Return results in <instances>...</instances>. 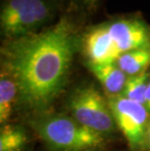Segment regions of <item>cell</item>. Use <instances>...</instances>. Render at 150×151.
Masks as SVG:
<instances>
[{"mask_svg": "<svg viewBox=\"0 0 150 151\" xmlns=\"http://www.w3.org/2000/svg\"><path fill=\"white\" fill-rule=\"evenodd\" d=\"M74 50V31L65 20L6 45L5 73L17 85L22 106L42 112L52 105L67 82Z\"/></svg>", "mask_w": 150, "mask_h": 151, "instance_id": "cell-1", "label": "cell"}, {"mask_svg": "<svg viewBox=\"0 0 150 151\" xmlns=\"http://www.w3.org/2000/svg\"><path fill=\"white\" fill-rule=\"evenodd\" d=\"M29 124L52 151H84L98 148L104 140L103 134L63 114L41 113L30 119Z\"/></svg>", "mask_w": 150, "mask_h": 151, "instance_id": "cell-2", "label": "cell"}, {"mask_svg": "<svg viewBox=\"0 0 150 151\" xmlns=\"http://www.w3.org/2000/svg\"><path fill=\"white\" fill-rule=\"evenodd\" d=\"M54 11L50 0H6L0 14L2 34L16 39L34 33L50 21Z\"/></svg>", "mask_w": 150, "mask_h": 151, "instance_id": "cell-3", "label": "cell"}, {"mask_svg": "<svg viewBox=\"0 0 150 151\" xmlns=\"http://www.w3.org/2000/svg\"><path fill=\"white\" fill-rule=\"evenodd\" d=\"M70 116L84 127L103 136L113 134L116 124L107 99L95 86L77 88L69 96L67 102Z\"/></svg>", "mask_w": 150, "mask_h": 151, "instance_id": "cell-4", "label": "cell"}, {"mask_svg": "<svg viewBox=\"0 0 150 151\" xmlns=\"http://www.w3.org/2000/svg\"><path fill=\"white\" fill-rule=\"evenodd\" d=\"M107 101L117 128L133 151H149L147 131L150 113L143 104L117 96H107Z\"/></svg>", "mask_w": 150, "mask_h": 151, "instance_id": "cell-5", "label": "cell"}, {"mask_svg": "<svg viewBox=\"0 0 150 151\" xmlns=\"http://www.w3.org/2000/svg\"><path fill=\"white\" fill-rule=\"evenodd\" d=\"M118 54L139 49H150V28L136 18L120 19L104 24Z\"/></svg>", "mask_w": 150, "mask_h": 151, "instance_id": "cell-6", "label": "cell"}, {"mask_svg": "<svg viewBox=\"0 0 150 151\" xmlns=\"http://www.w3.org/2000/svg\"><path fill=\"white\" fill-rule=\"evenodd\" d=\"M84 47L89 63H116L120 57L104 24L89 31L85 37Z\"/></svg>", "mask_w": 150, "mask_h": 151, "instance_id": "cell-7", "label": "cell"}, {"mask_svg": "<svg viewBox=\"0 0 150 151\" xmlns=\"http://www.w3.org/2000/svg\"><path fill=\"white\" fill-rule=\"evenodd\" d=\"M89 69L95 76L107 96H117L123 92L127 82V74L117 65L112 63H88Z\"/></svg>", "mask_w": 150, "mask_h": 151, "instance_id": "cell-8", "label": "cell"}, {"mask_svg": "<svg viewBox=\"0 0 150 151\" xmlns=\"http://www.w3.org/2000/svg\"><path fill=\"white\" fill-rule=\"evenodd\" d=\"M116 63L122 71L129 76L144 72L150 65V49H139L127 52L118 58Z\"/></svg>", "mask_w": 150, "mask_h": 151, "instance_id": "cell-9", "label": "cell"}, {"mask_svg": "<svg viewBox=\"0 0 150 151\" xmlns=\"http://www.w3.org/2000/svg\"><path fill=\"white\" fill-rule=\"evenodd\" d=\"M18 98V88L10 76L1 73L0 78V123H6L13 113V105Z\"/></svg>", "mask_w": 150, "mask_h": 151, "instance_id": "cell-10", "label": "cell"}, {"mask_svg": "<svg viewBox=\"0 0 150 151\" xmlns=\"http://www.w3.org/2000/svg\"><path fill=\"white\" fill-rule=\"evenodd\" d=\"M28 141L27 134L20 125H4L0 131V151H22Z\"/></svg>", "mask_w": 150, "mask_h": 151, "instance_id": "cell-11", "label": "cell"}, {"mask_svg": "<svg viewBox=\"0 0 150 151\" xmlns=\"http://www.w3.org/2000/svg\"><path fill=\"white\" fill-rule=\"evenodd\" d=\"M149 80L150 78L147 71L133 76H129L120 96L129 101L139 102L145 106V95Z\"/></svg>", "mask_w": 150, "mask_h": 151, "instance_id": "cell-12", "label": "cell"}, {"mask_svg": "<svg viewBox=\"0 0 150 151\" xmlns=\"http://www.w3.org/2000/svg\"><path fill=\"white\" fill-rule=\"evenodd\" d=\"M145 107L147 108L148 112L150 113V80H149L147 90H146V95H145Z\"/></svg>", "mask_w": 150, "mask_h": 151, "instance_id": "cell-13", "label": "cell"}, {"mask_svg": "<svg viewBox=\"0 0 150 151\" xmlns=\"http://www.w3.org/2000/svg\"><path fill=\"white\" fill-rule=\"evenodd\" d=\"M83 1H84L88 6H94L95 3H97L98 0H83Z\"/></svg>", "mask_w": 150, "mask_h": 151, "instance_id": "cell-14", "label": "cell"}, {"mask_svg": "<svg viewBox=\"0 0 150 151\" xmlns=\"http://www.w3.org/2000/svg\"><path fill=\"white\" fill-rule=\"evenodd\" d=\"M147 141H148V146H149V150H150V124L148 126V131H147Z\"/></svg>", "mask_w": 150, "mask_h": 151, "instance_id": "cell-15", "label": "cell"}, {"mask_svg": "<svg viewBox=\"0 0 150 151\" xmlns=\"http://www.w3.org/2000/svg\"><path fill=\"white\" fill-rule=\"evenodd\" d=\"M84 151H100V150H98V148H92V149H87V150H84Z\"/></svg>", "mask_w": 150, "mask_h": 151, "instance_id": "cell-16", "label": "cell"}]
</instances>
